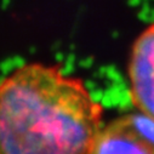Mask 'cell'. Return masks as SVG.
Segmentation results:
<instances>
[{
  "label": "cell",
  "instance_id": "cell-1",
  "mask_svg": "<svg viewBox=\"0 0 154 154\" xmlns=\"http://www.w3.org/2000/svg\"><path fill=\"white\" fill-rule=\"evenodd\" d=\"M102 110L83 82L26 66L0 86V154H89Z\"/></svg>",
  "mask_w": 154,
  "mask_h": 154
},
{
  "label": "cell",
  "instance_id": "cell-2",
  "mask_svg": "<svg viewBox=\"0 0 154 154\" xmlns=\"http://www.w3.org/2000/svg\"><path fill=\"white\" fill-rule=\"evenodd\" d=\"M89 154H154V119L142 112L114 119L97 134Z\"/></svg>",
  "mask_w": 154,
  "mask_h": 154
},
{
  "label": "cell",
  "instance_id": "cell-3",
  "mask_svg": "<svg viewBox=\"0 0 154 154\" xmlns=\"http://www.w3.org/2000/svg\"><path fill=\"white\" fill-rule=\"evenodd\" d=\"M130 98L140 112L154 119V23L134 43L129 61Z\"/></svg>",
  "mask_w": 154,
  "mask_h": 154
},
{
  "label": "cell",
  "instance_id": "cell-4",
  "mask_svg": "<svg viewBox=\"0 0 154 154\" xmlns=\"http://www.w3.org/2000/svg\"><path fill=\"white\" fill-rule=\"evenodd\" d=\"M26 66H27L26 58L20 56V55H15L12 57H8L4 61L0 62V73L5 76H8V75L12 74L15 70L22 69Z\"/></svg>",
  "mask_w": 154,
  "mask_h": 154
},
{
  "label": "cell",
  "instance_id": "cell-5",
  "mask_svg": "<svg viewBox=\"0 0 154 154\" xmlns=\"http://www.w3.org/2000/svg\"><path fill=\"white\" fill-rule=\"evenodd\" d=\"M58 73H60L62 76H64V78H69V76L74 73V64L63 63V66L58 68Z\"/></svg>",
  "mask_w": 154,
  "mask_h": 154
},
{
  "label": "cell",
  "instance_id": "cell-6",
  "mask_svg": "<svg viewBox=\"0 0 154 154\" xmlns=\"http://www.w3.org/2000/svg\"><path fill=\"white\" fill-rule=\"evenodd\" d=\"M66 57H67V55H64L62 51H57V52H55V61H56L57 63H64Z\"/></svg>",
  "mask_w": 154,
  "mask_h": 154
},
{
  "label": "cell",
  "instance_id": "cell-7",
  "mask_svg": "<svg viewBox=\"0 0 154 154\" xmlns=\"http://www.w3.org/2000/svg\"><path fill=\"white\" fill-rule=\"evenodd\" d=\"M64 63H68V64H74V63H75V55H74L73 52L68 54V55H67V57H66Z\"/></svg>",
  "mask_w": 154,
  "mask_h": 154
},
{
  "label": "cell",
  "instance_id": "cell-8",
  "mask_svg": "<svg viewBox=\"0 0 154 154\" xmlns=\"http://www.w3.org/2000/svg\"><path fill=\"white\" fill-rule=\"evenodd\" d=\"M91 63H92L91 58H85V60H82V61L79 62V66L83 67V68H89V67L91 66Z\"/></svg>",
  "mask_w": 154,
  "mask_h": 154
},
{
  "label": "cell",
  "instance_id": "cell-9",
  "mask_svg": "<svg viewBox=\"0 0 154 154\" xmlns=\"http://www.w3.org/2000/svg\"><path fill=\"white\" fill-rule=\"evenodd\" d=\"M10 6H11V0H2V3H0L2 10H8Z\"/></svg>",
  "mask_w": 154,
  "mask_h": 154
},
{
  "label": "cell",
  "instance_id": "cell-10",
  "mask_svg": "<svg viewBox=\"0 0 154 154\" xmlns=\"http://www.w3.org/2000/svg\"><path fill=\"white\" fill-rule=\"evenodd\" d=\"M61 45H62V43H61L60 40H57V42H55V43L51 45V50H52V51H55V52H57V51H60Z\"/></svg>",
  "mask_w": 154,
  "mask_h": 154
},
{
  "label": "cell",
  "instance_id": "cell-11",
  "mask_svg": "<svg viewBox=\"0 0 154 154\" xmlns=\"http://www.w3.org/2000/svg\"><path fill=\"white\" fill-rule=\"evenodd\" d=\"M5 80H6V76L3 75V74H0V86H2L5 83Z\"/></svg>",
  "mask_w": 154,
  "mask_h": 154
},
{
  "label": "cell",
  "instance_id": "cell-12",
  "mask_svg": "<svg viewBox=\"0 0 154 154\" xmlns=\"http://www.w3.org/2000/svg\"><path fill=\"white\" fill-rule=\"evenodd\" d=\"M28 52L32 54V55H34V54L36 52V48H35V46H30V48L28 49Z\"/></svg>",
  "mask_w": 154,
  "mask_h": 154
}]
</instances>
